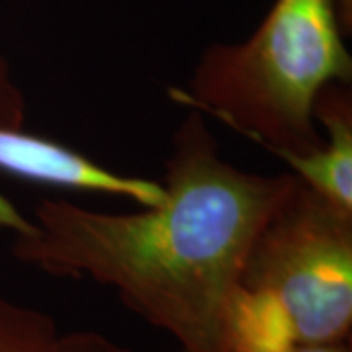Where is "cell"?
<instances>
[{
  "label": "cell",
  "mask_w": 352,
  "mask_h": 352,
  "mask_svg": "<svg viewBox=\"0 0 352 352\" xmlns=\"http://www.w3.org/2000/svg\"><path fill=\"white\" fill-rule=\"evenodd\" d=\"M296 176L256 175L221 157L196 110L173 133L164 198L112 214L43 198L32 221L0 208L12 252L43 274L92 280L170 335L182 352H231L229 323L247 254Z\"/></svg>",
  "instance_id": "6da1fadb"
},
{
  "label": "cell",
  "mask_w": 352,
  "mask_h": 352,
  "mask_svg": "<svg viewBox=\"0 0 352 352\" xmlns=\"http://www.w3.org/2000/svg\"><path fill=\"white\" fill-rule=\"evenodd\" d=\"M339 0H274L251 38L204 51L188 87L170 96L214 116L288 163L323 147L315 102L333 82L351 85Z\"/></svg>",
  "instance_id": "7a4b0ae2"
},
{
  "label": "cell",
  "mask_w": 352,
  "mask_h": 352,
  "mask_svg": "<svg viewBox=\"0 0 352 352\" xmlns=\"http://www.w3.org/2000/svg\"><path fill=\"white\" fill-rule=\"evenodd\" d=\"M241 286L276 303L298 344L349 342L352 214L296 176L252 243Z\"/></svg>",
  "instance_id": "3957f363"
},
{
  "label": "cell",
  "mask_w": 352,
  "mask_h": 352,
  "mask_svg": "<svg viewBox=\"0 0 352 352\" xmlns=\"http://www.w3.org/2000/svg\"><path fill=\"white\" fill-rule=\"evenodd\" d=\"M0 173L53 188L127 198L138 206H157L164 198L161 180L116 173L63 143L25 133L22 127H0Z\"/></svg>",
  "instance_id": "277c9868"
},
{
  "label": "cell",
  "mask_w": 352,
  "mask_h": 352,
  "mask_svg": "<svg viewBox=\"0 0 352 352\" xmlns=\"http://www.w3.org/2000/svg\"><path fill=\"white\" fill-rule=\"evenodd\" d=\"M315 122L323 133V147L307 157L289 159L288 166L303 184L352 214V90L333 82L315 102Z\"/></svg>",
  "instance_id": "5b68a950"
},
{
  "label": "cell",
  "mask_w": 352,
  "mask_h": 352,
  "mask_svg": "<svg viewBox=\"0 0 352 352\" xmlns=\"http://www.w3.org/2000/svg\"><path fill=\"white\" fill-rule=\"evenodd\" d=\"M61 335L50 314L0 298V352H61Z\"/></svg>",
  "instance_id": "8992f818"
},
{
  "label": "cell",
  "mask_w": 352,
  "mask_h": 352,
  "mask_svg": "<svg viewBox=\"0 0 352 352\" xmlns=\"http://www.w3.org/2000/svg\"><path fill=\"white\" fill-rule=\"evenodd\" d=\"M25 100L0 57V127H24Z\"/></svg>",
  "instance_id": "52a82bcc"
},
{
  "label": "cell",
  "mask_w": 352,
  "mask_h": 352,
  "mask_svg": "<svg viewBox=\"0 0 352 352\" xmlns=\"http://www.w3.org/2000/svg\"><path fill=\"white\" fill-rule=\"evenodd\" d=\"M61 352H138L98 331H73L61 335Z\"/></svg>",
  "instance_id": "ba28073f"
},
{
  "label": "cell",
  "mask_w": 352,
  "mask_h": 352,
  "mask_svg": "<svg viewBox=\"0 0 352 352\" xmlns=\"http://www.w3.org/2000/svg\"><path fill=\"white\" fill-rule=\"evenodd\" d=\"M292 352H351L349 342H333V344H298Z\"/></svg>",
  "instance_id": "9c48e42d"
},
{
  "label": "cell",
  "mask_w": 352,
  "mask_h": 352,
  "mask_svg": "<svg viewBox=\"0 0 352 352\" xmlns=\"http://www.w3.org/2000/svg\"><path fill=\"white\" fill-rule=\"evenodd\" d=\"M339 12L342 25H344V30L349 34L352 28V0H339Z\"/></svg>",
  "instance_id": "30bf717a"
}]
</instances>
